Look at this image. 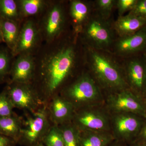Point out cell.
<instances>
[{
	"label": "cell",
	"instance_id": "4dcf8cb0",
	"mask_svg": "<svg viewBox=\"0 0 146 146\" xmlns=\"http://www.w3.org/2000/svg\"><path fill=\"white\" fill-rule=\"evenodd\" d=\"M17 144L12 138L0 133V146H16Z\"/></svg>",
	"mask_w": 146,
	"mask_h": 146
},
{
	"label": "cell",
	"instance_id": "ac0fdd59",
	"mask_svg": "<svg viewBox=\"0 0 146 146\" xmlns=\"http://www.w3.org/2000/svg\"><path fill=\"white\" fill-rule=\"evenodd\" d=\"M115 141L111 132L80 131L79 146H109Z\"/></svg>",
	"mask_w": 146,
	"mask_h": 146
},
{
	"label": "cell",
	"instance_id": "f1b7e54d",
	"mask_svg": "<svg viewBox=\"0 0 146 146\" xmlns=\"http://www.w3.org/2000/svg\"><path fill=\"white\" fill-rule=\"evenodd\" d=\"M129 13L146 20V0H138Z\"/></svg>",
	"mask_w": 146,
	"mask_h": 146
},
{
	"label": "cell",
	"instance_id": "2e32d148",
	"mask_svg": "<svg viewBox=\"0 0 146 146\" xmlns=\"http://www.w3.org/2000/svg\"><path fill=\"white\" fill-rule=\"evenodd\" d=\"M90 9L87 3L79 0L71 1L69 13L74 31L77 34L81 33L88 21Z\"/></svg>",
	"mask_w": 146,
	"mask_h": 146
},
{
	"label": "cell",
	"instance_id": "e575fe53",
	"mask_svg": "<svg viewBox=\"0 0 146 146\" xmlns=\"http://www.w3.org/2000/svg\"><path fill=\"white\" fill-rule=\"evenodd\" d=\"M0 40H1L3 42L2 37V35L1 29V25H0Z\"/></svg>",
	"mask_w": 146,
	"mask_h": 146
},
{
	"label": "cell",
	"instance_id": "1f68e13d",
	"mask_svg": "<svg viewBox=\"0 0 146 146\" xmlns=\"http://www.w3.org/2000/svg\"><path fill=\"white\" fill-rule=\"evenodd\" d=\"M127 145L125 144L124 143L122 142H119V141H115L111 145H110L109 146H127Z\"/></svg>",
	"mask_w": 146,
	"mask_h": 146
},
{
	"label": "cell",
	"instance_id": "8992f818",
	"mask_svg": "<svg viewBox=\"0 0 146 146\" xmlns=\"http://www.w3.org/2000/svg\"><path fill=\"white\" fill-rule=\"evenodd\" d=\"M72 122L80 131L111 132L110 114L104 104L77 110Z\"/></svg>",
	"mask_w": 146,
	"mask_h": 146
},
{
	"label": "cell",
	"instance_id": "83f0119b",
	"mask_svg": "<svg viewBox=\"0 0 146 146\" xmlns=\"http://www.w3.org/2000/svg\"><path fill=\"white\" fill-rule=\"evenodd\" d=\"M138 0H119L117 2L119 16H123L128 11H131L134 7Z\"/></svg>",
	"mask_w": 146,
	"mask_h": 146
},
{
	"label": "cell",
	"instance_id": "277c9868",
	"mask_svg": "<svg viewBox=\"0 0 146 146\" xmlns=\"http://www.w3.org/2000/svg\"><path fill=\"white\" fill-rule=\"evenodd\" d=\"M36 18L43 43L53 42L64 33L66 15L61 2L50 1L45 10Z\"/></svg>",
	"mask_w": 146,
	"mask_h": 146
},
{
	"label": "cell",
	"instance_id": "d4e9b609",
	"mask_svg": "<svg viewBox=\"0 0 146 146\" xmlns=\"http://www.w3.org/2000/svg\"><path fill=\"white\" fill-rule=\"evenodd\" d=\"M42 143L46 146H65L62 132L59 127L52 125Z\"/></svg>",
	"mask_w": 146,
	"mask_h": 146
},
{
	"label": "cell",
	"instance_id": "836d02e7",
	"mask_svg": "<svg viewBox=\"0 0 146 146\" xmlns=\"http://www.w3.org/2000/svg\"><path fill=\"white\" fill-rule=\"evenodd\" d=\"M141 100H142V102H143V103L144 106H145V107L146 108V93Z\"/></svg>",
	"mask_w": 146,
	"mask_h": 146
},
{
	"label": "cell",
	"instance_id": "484cf974",
	"mask_svg": "<svg viewBox=\"0 0 146 146\" xmlns=\"http://www.w3.org/2000/svg\"><path fill=\"white\" fill-rule=\"evenodd\" d=\"M14 108L7 91L4 88L0 93V118L8 117L13 115Z\"/></svg>",
	"mask_w": 146,
	"mask_h": 146
},
{
	"label": "cell",
	"instance_id": "d590c367",
	"mask_svg": "<svg viewBox=\"0 0 146 146\" xmlns=\"http://www.w3.org/2000/svg\"><path fill=\"white\" fill-rule=\"evenodd\" d=\"M35 146H46L44 145V144L42 143H40L38 144V145H36Z\"/></svg>",
	"mask_w": 146,
	"mask_h": 146
},
{
	"label": "cell",
	"instance_id": "52a82bcc",
	"mask_svg": "<svg viewBox=\"0 0 146 146\" xmlns=\"http://www.w3.org/2000/svg\"><path fill=\"white\" fill-rule=\"evenodd\" d=\"M111 132L115 141L131 145L139 133L145 117L127 112L110 113Z\"/></svg>",
	"mask_w": 146,
	"mask_h": 146
},
{
	"label": "cell",
	"instance_id": "44dd1931",
	"mask_svg": "<svg viewBox=\"0 0 146 146\" xmlns=\"http://www.w3.org/2000/svg\"><path fill=\"white\" fill-rule=\"evenodd\" d=\"M50 1L45 0H18V8L21 21L37 17L44 11Z\"/></svg>",
	"mask_w": 146,
	"mask_h": 146
},
{
	"label": "cell",
	"instance_id": "ffe728a7",
	"mask_svg": "<svg viewBox=\"0 0 146 146\" xmlns=\"http://www.w3.org/2000/svg\"><path fill=\"white\" fill-rule=\"evenodd\" d=\"M23 118L15 113L0 118V133L12 138L18 143L23 127Z\"/></svg>",
	"mask_w": 146,
	"mask_h": 146
},
{
	"label": "cell",
	"instance_id": "7a4b0ae2",
	"mask_svg": "<svg viewBox=\"0 0 146 146\" xmlns=\"http://www.w3.org/2000/svg\"><path fill=\"white\" fill-rule=\"evenodd\" d=\"M93 77L104 95L129 89L124 70L104 54L92 50L89 53Z\"/></svg>",
	"mask_w": 146,
	"mask_h": 146
},
{
	"label": "cell",
	"instance_id": "4316f807",
	"mask_svg": "<svg viewBox=\"0 0 146 146\" xmlns=\"http://www.w3.org/2000/svg\"><path fill=\"white\" fill-rule=\"evenodd\" d=\"M115 2V1L113 0H98L97 1L98 8L104 18L109 16Z\"/></svg>",
	"mask_w": 146,
	"mask_h": 146
},
{
	"label": "cell",
	"instance_id": "6da1fadb",
	"mask_svg": "<svg viewBox=\"0 0 146 146\" xmlns=\"http://www.w3.org/2000/svg\"><path fill=\"white\" fill-rule=\"evenodd\" d=\"M63 34L51 43H43L34 55L35 72L31 84L45 104L59 94L76 65L74 42L63 39Z\"/></svg>",
	"mask_w": 146,
	"mask_h": 146
},
{
	"label": "cell",
	"instance_id": "ba28073f",
	"mask_svg": "<svg viewBox=\"0 0 146 146\" xmlns=\"http://www.w3.org/2000/svg\"><path fill=\"white\" fill-rule=\"evenodd\" d=\"M14 108L33 113L45 105L32 84H8L5 87Z\"/></svg>",
	"mask_w": 146,
	"mask_h": 146
},
{
	"label": "cell",
	"instance_id": "74e56055",
	"mask_svg": "<svg viewBox=\"0 0 146 146\" xmlns=\"http://www.w3.org/2000/svg\"><path fill=\"white\" fill-rule=\"evenodd\" d=\"M1 42H3L1 40H0V43H1Z\"/></svg>",
	"mask_w": 146,
	"mask_h": 146
},
{
	"label": "cell",
	"instance_id": "f546056e",
	"mask_svg": "<svg viewBox=\"0 0 146 146\" xmlns=\"http://www.w3.org/2000/svg\"><path fill=\"white\" fill-rule=\"evenodd\" d=\"M144 143H146V118H145L143 125L136 139L131 145Z\"/></svg>",
	"mask_w": 146,
	"mask_h": 146
},
{
	"label": "cell",
	"instance_id": "5bb4252c",
	"mask_svg": "<svg viewBox=\"0 0 146 146\" xmlns=\"http://www.w3.org/2000/svg\"><path fill=\"white\" fill-rule=\"evenodd\" d=\"M46 105L50 119L53 125H60L72 121L75 108L59 94L52 97Z\"/></svg>",
	"mask_w": 146,
	"mask_h": 146
},
{
	"label": "cell",
	"instance_id": "8fae6325",
	"mask_svg": "<svg viewBox=\"0 0 146 146\" xmlns=\"http://www.w3.org/2000/svg\"><path fill=\"white\" fill-rule=\"evenodd\" d=\"M82 31L85 39L98 48L108 47L112 43V32L104 18L90 19L83 27Z\"/></svg>",
	"mask_w": 146,
	"mask_h": 146
},
{
	"label": "cell",
	"instance_id": "9a60e30c",
	"mask_svg": "<svg viewBox=\"0 0 146 146\" xmlns=\"http://www.w3.org/2000/svg\"><path fill=\"white\" fill-rule=\"evenodd\" d=\"M119 53L130 54L146 50V27L131 35L121 37L116 45Z\"/></svg>",
	"mask_w": 146,
	"mask_h": 146
},
{
	"label": "cell",
	"instance_id": "603a6c76",
	"mask_svg": "<svg viewBox=\"0 0 146 146\" xmlns=\"http://www.w3.org/2000/svg\"><path fill=\"white\" fill-rule=\"evenodd\" d=\"M0 18L22 23L17 1L0 0Z\"/></svg>",
	"mask_w": 146,
	"mask_h": 146
},
{
	"label": "cell",
	"instance_id": "cb8c5ba5",
	"mask_svg": "<svg viewBox=\"0 0 146 146\" xmlns=\"http://www.w3.org/2000/svg\"><path fill=\"white\" fill-rule=\"evenodd\" d=\"M58 126L62 132L65 146H79L80 130L72 122Z\"/></svg>",
	"mask_w": 146,
	"mask_h": 146
},
{
	"label": "cell",
	"instance_id": "8d00e7d4",
	"mask_svg": "<svg viewBox=\"0 0 146 146\" xmlns=\"http://www.w3.org/2000/svg\"><path fill=\"white\" fill-rule=\"evenodd\" d=\"M143 58L145 62V63H146V52L144 54Z\"/></svg>",
	"mask_w": 146,
	"mask_h": 146
},
{
	"label": "cell",
	"instance_id": "30bf717a",
	"mask_svg": "<svg viewBox=\"0 0 146 146\" xmlns=\"http://www.w3.org/2000/svg\"><path fill=\"white\" fill-rule=\"evenodd\" d=\"M42 44L36 20L28 18L21 23L16 48L12 54L14 57L20 55L34 56Z\"/></svg>",
	"mask_w": 146,
	"mask_h": 146
},
{
	"label": "cell",
	"instance_id": "7c38bea8",
	"mask_svg": "<svg viewBox=\"0 0 146 146\" xmlns=\"http://www.w3.org/2000/svg\"><path fill=\"white\" fill-rule=\"evenodd\" d=\"M124 72L129 89L142 99L146 93V63L144 58L131 59Z\"/></svg>",
	"mask_w": 146,
	"mask_h": 146
},
{
	"label": "cell",
	"instance_id": "9c48e42d",
	"mask_svg": "<svg viewBox=\"0 0 146 146\" xmlns=\"http://www.w3.org/2000/svg\"><path fill=\"white\" fill-rule=\"evenodd\" d=\"M104 96L105 105L110 113H132L146 118V108L142 100L129 89Z\"/></svg>",
	"mask_w": 146,
	"mask_h": 146
},
{
	"label": "cell",
	"instance_id": "4fadbf2b",
	"mask_svg": "<svg viewBox=\"0 0 146 146\" xmlns=\"http://www.w3.org/2000/svg\"><path fill=\"white\" fill-rule=\"evenodd\" d=\"M13 60L8 84H31L35 72L34 56L20 55Z\"/></svg>",
	"mask_w": 146,
	"mask_h": 146
},
{
	"label": "cell",
	"instance_id": "d6986e66",
	"mask_svg": "<svg viewBox=\"0 0 146 146\" xmlns=\"http://www.w3.org/2000/svg\"><path fill=\"white\" fill-rule=\"evenodd\" d=\"M22 23L0 18L3 42L6 44L11 53L16 48Z\"/></svg>",
	"mask_w": 146,
	"mask_h": 146
},
{
	"label": "cell",
	"instance_id": "d6a6232c",
	"mask_svg": "<svg viewBox=\"0 0 146 146\" xmlns=\"http://www.w3.org/2000/svg\"><path fill=\"white\" fill-rule=\"evenodd\" d=\"M127 146H146V143H142L131 144V145Z\"/></svg>",
	"mask_w": 146,
	"mask_h": 146
},
{
	"label": "cell",
	"instance_id": "7402d4cb",
	"mask_svg": "<svg viewBox=\"0 0 146 146\" xmlns=\"http://www.w3.org/2000/svg\"><path fill=\"white\" fill-rule=\"evenodd\" d=\"M13 56L10 50L5 48H0V84L8 83Z\"/></svg>",
	"mask_w": 146,
	"mask_h": 146
},
{
	"label": "cell",
	"instance_id": "5b68a950",
	"mask_svg": "<svg viewBox=\"0 0 146 146\" xmlns=\"http://www.w3.org/2000/svg\"><path fill=\"white\" fill-rule=\"evenodd\" d=\"M23 119V127L18 143L35 146L42 141L52 125L45 105L33 113L27 112Z\"/></svg>",
	"mask_w": 146,
	"mask_h": 146
},
{
	"label": "cell",
	"instance_id": "3957f363",
	"mask_svg": "<svg viewBox=\"0 0 146 146\" xmlns=\"http://www.w3.org/2000/svg\"><path fill=\"white\" fill-rule=\"evenodd\" d=\"M74 106L76 110L104 104L105 96L90 74L82 73L65 85L59 94Z\"/></svg>",
	"mask_w": 146,
	"mask_h": 146
},
{
	"label": "cell",
	"instance_id": "e0dca14e",
	"mask_svg": "<svg viewBox=\"0 0 146 146\" xmlns=\"http://www.w3.org/2000/svg\"><path fill=\"white\" fill-rule=\"evenodd\" d=\"M146 27V20L131 13L119 16L115 24L116 31L121 37L131 35Z\"/></svg>",
	"mask_w": 146,
	"mask_h": 146
}]
</instances>
